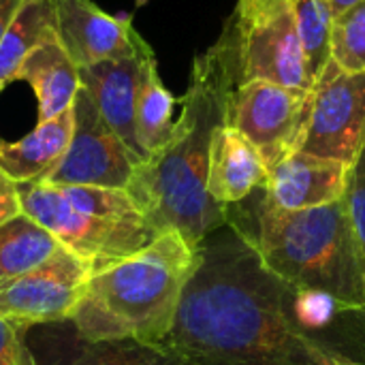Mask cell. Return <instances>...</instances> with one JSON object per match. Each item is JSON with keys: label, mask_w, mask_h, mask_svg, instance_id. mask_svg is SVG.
Instances as JSON below:
<instances>
[{"label": "cell", "mask_w": 365, "mask_h": 365, "mask_svg": "<svg viewBox=\"0 0 365 365\" xmlns=\"http://www.w3.org/2000/svg\"><path fill=\"white\" fill-rule=\"evenodd\" d=\"M171 349L192 365H323L325 357L287 325L276 276L229 225L199 244L182 293Z\"/></svg>", "instance_id": "1"}, {"label": "cell", "mask_w": 365, "mask_h": 365, "mask_svg": "<svg viewBox=\"0 0 365 365\" xmlns=\"http://www.w3.org/2000/svg\"><path fill=\"white\" fill-rule=\"evenodd\" d=\"M237 81L235 45L225 24L220 38L192 62L171 139L135 167L126 186L137 210L158 233L178 231L195 248L227 225V207L207 192V163L214 130L227 122Z\"/></svg>", "instance_id": "2"}, {"label": "cell", "mask_w": 365, "mask_h": 365, "mask_svg": "<svg viewBox=\"0 0 365 365\" xmlns=\"http://www.w3.org/2000/svg\"><path fill=\"white\" fill-rule=\"evenodd\" d=\"M233 227L280 280L365 306V261L344 201L302 212L265 203L261 188L227 207Z\"/></svg>", "instance_id": "3"}, {"label": "cell", "mask_w": 365, "mask_h": 365, "mask_svg": "<svg viewBox=\"0 0 365 365\" xmlns=\"http://www.w3.org/2000/svg\"><path fill=\"white\" fill-rule=\"evenodd\" d=\"M197 259L199 248L165 231L141 252L92 274L71 317L79 338L86 344L167 340Z\"/></svg>", "instance_id": "4"}, {"label": "cell", "mask_w": 365, "mask_h": 365, "mask_svg": "<svg viewBox=\"0 0 365 365\" xmlns=\"http://www.w3.org/2000/svg\"><path fill=\"white\" fill-rule=\"evenodd\" d=\"M21 212L98 274L148 248L160 233L124 188L17 184Z\"/></svg>", "instance_id": "5"}, {"label": "cell", "mask_w": 365, "mask_h": 365, "mask_svg": "<svg viewBox=\"0 0 365 365\" xmlns=\"http://www.w3.org/2000/svg\"><path fill=\"white\" fill-rule=\"evenodd\" d=\"M227 28L235 45L237 83L263 79L312 90L314 83L291 0H237Z\"/></svg>", "instance_id": "6"}, {"label": "cell", "mask_w": 365, "mask_h": 365, "mask_svg": "<svg viewBox=\"0 0 365 365\" xmlns=\"http://www.w3.org/2000/svg\"><path fill=\"white\" fill-rule=\"evenodd\" d=\"M310 92L263 79L237 83L229 98L227 124L257 145L269 169L299 152L310 113Z\"/></svg>", "instance_id": "7"}, {"label": "cell", "mask_w": 365, "mask_h": 365, "mask_svg": "<svg viewBox=\"0 0 365 365\" xmlns=\"http://www.w3.org/2000/svg\"><path fill=\"white\" fill-rule=\"evenodd\" d=\"M364 143L365 73H344L329 60L310 92L299 152L351 165Z\"/></svg>", "instance_id": "8"}, {"label": "cell", "mask_w": 365, "mask_h": 365, "mask_svg": "<svg viewBox=\"0 0 365 365\" xmlns=\"http://www.w3.org/2000/svg\"><path fill=\"white\" fill-rule=\"evenodd\" d=\"M137 165L139 160L103 120L90 94L79 88L73 101L71 143L60 163L41 182L126 190Z\"/></svg>", "instance_id": "9"}, {"label": "cell", "mask_w": 365, "mask_h": 365, "mask_svg": "<svg viewBox=\"0 0 365 365\" xmlns=\"http://www.w3.org/2000/svg\"><path fill=\"white\" fill-rule=\"evenodd\" d=\"M90 278V265L58 246L43 265L0 282V317L24 329L66 321L81 304Z\"/></svg>", "instance_id": "10"}, {"label": "cell", "mask_w": 365, "mask_h": 365, "mask_svg": "<svg viewBox=\"0 0 365 365\" xmlns=\"http://www.w3.org/2000/svg\"><path fill=\"white\" fill-rule=\"evenodd\" d=\"M278 302L291 331L323 357L365 365V306L280 278Z\"/></svg>", "instance_id": "11"}, {"label": "cell", "mask_w": 365, "mask_h": 365, "mask_svg": "<svg viewBox=\"0 0 365 365\" xmlns=\"http://www.w3.org/2000/svg\"><path fill=\"white\" fill-rule=\"evenodd\" d=\"M150 58H154V49L139 34L128 53L79 68L81 88L139 163H143L145 156L135 137V101L143 66Z\"/></svg>", "instance_id": "12"}, {"label": "cell", "mask_w": 365, "mask_h": 365, "mask_svg": "<svg viewBox=\"0 0 365 365\" xmlns=\"http://www.w3.org/2000/svg\"><path fill=\"white\" fill-rule=\"evenodd\" d=\"M53 4L58 41L79 68L124 56L139 38L130 15H109L92 0H53Z\"/></svg>", "instance_id": "13"}, {"label": "cell", "mask_w": 365, "mask_h": 365, "mask_svg": "<svg viewBox=\"0 0 365 365\" xmlns=\"http://www.w3.org/2000/svg\"><path fill=\"white\" fill-rule=\"evenodd\" d=\"M346 163L293 152L269 167L261 195L267 205L280 212H302L340 201L349 178Z\"/></svg>", "instance_id": "14"}, {"label": "cell", "mask_w": 365, "mask_h": 365, "mask_svg": "<svg viewBox=\"0 0 365 365\" xmlns=\"http://www.w3.org/2000/svg\"><path fill=\"white\" fill-rule=\"evenodd\" d=\"M267 163L257 145L231 124H220L210 143L207 192L222 205H235L248 199L267 182Z\"/></svg>", "instance_id": "15"}, {"label": "cell", "mask_w": 365, "mask_h": 365, "mask_svg": "<svg viewBox=\"0 0 365 365\" xmlns=\"http://www.w3.org/2000/svg\"><path fill=\"white\" fill-rule=\"evenodd\" d=\"M13 81H26L38 101V122H47L73 107L81 88L79 66L60 45L58 36L32 49L13 75Z\"/></svg>", "instance_id": "16"}, {"label": "cell", "mask_w": 365, "mask_h": 365, "mask_svg": "<svg viewBox=\"0 0 365 365\" xmlns=\"http://www.w3.org/2000/svg\"><path fill=\"white\" fill-rule=\"evenodd\" d=\"M71 135L73 107L47 122H38L32 133L17 141L0 139V169L17 184L41 182L64 156Z\"/></svg>", "instance_id": "17"}, {"label": "cell", "mask_w": 365, "mask_h": 365, "mask_svg": "<svg viewBox=\"0 0 365 365\" xmlns=\"http://www.w3.org/2000/svg\"><path fill=\"white\" fill-rule=\"evenodd\" d=\"M56 36L53 0H24L0 38V92L32 49Z\"/></svg>", "instance_id": "18"}, {"label": "cell", "mask_w": 365, "mask_h": 365, "mask_svg": "<svg viewBox=\"0 0 365 365\" xmlns=\"http://www.w3.org/2000/svg\"><path fill=\"white\" fill-rule=\"evenodd\" d=\"M175 103L178 98L165 88L158 75L156 56L150 58L143 66L135 101V137L145 158L171 139L175 126Z\"/></svg>", "instance_id": "19"}, {"label": "cell", "mask_w": 365, "mask_h": 365, "mask_svg": "<svg viewBox=\"0 0 365 365\" xmlns=\"http://www.w3.org/2000/svg\"><path fill=\"white\" fill-rule=\"evenodd\" d=\"M58 246V240L24 212L0 225V282L43 265Z\"/></svg>", "instance_id": "20"}, {"label": "cell", "mask_w": 365, "mask_h": 365, "mask_svg": "<svg viewBox=\"0 0 365 365\" xmlns=\"http://www.w3.org/2000/svg\"><path fill=\"white\" fill-rule=\"evenodd\" d=\"M68 365H192L167 342L113 340L94 342Z\"/></svg>", "instance_id": "21"}, {"label": "cell", "mask_w": 365, "mask_h": 365, "mask_svg": "<svg viewBox=\"0 0 365 365\" xmlns=\"http://www.w3.org/2000/svg\"><path fill=\"white\" fill-rule=\"evenodd\" d=\"M331 62L351 75L365 73V0L338 13L329 32Z\"/></svg>", "instance_id": "22"}, {"label": "cell", "mask_w": 365, "mask_h": 365, "mask_svg": "<svg viewBox=\"0 0 365 365\" xmlns=\"http://www.w3.org/2000/svg\"><path fill=\"white\" fill-rule=\"evenodd\" d=\"M295 9L297 28L304 41L308 73L312 83L321 77L325 66L329 64V32L334 15L323 0H291Z\"/></svg>", "instance_id": "23"}, {"label": "cell", "mask_w": 365, "mask_h": 365, "mask_svg": "<svg viewBox=\"0 0 365 365\" xmlns=\"http://www.w3.org/2000/svg\"><path fill=\"white\" fill-rule=\"evenodd\" d=\"M342 201H344L355 240L359 244V250L365 261V143L361 145L357 158L349 167L346 190H344Z\"/></svg>", "instance_id": "24"}, {"label": "cell", "mask_w": 365, "mask_h": 365, "mask_svg": "<svg viewBox=\"0 0 365 365\" xmlns=\"http://www.w3.org/2000/svg\"><path fill=\"white\" fill-rule=\"evenodd\" d=\"M24 331V327L0 317V365H36Z\"/></svg>", "instance_id": "25"}, {"label": "cell", "mask_w": 365, "mask_h": 365, "mask_svg": "<svg viewBox=\"0 0 365 365\" xmlns=\"http://www.w3.org/2000/svg\"><path fill=\"white\" fill-rule=\"evenodd\" d=\"M17 214H21V199H19L17 182L11 180L0 169V225L9 222Z\"/></svg>", "instance_id": "26"}, {"label": "cell", "mask_w": 365, "mask_h": 365, "mask_svg": "<svg viewBox=\"0 0 365 365\" xmlns=\"http://www.w3.org/2000/svg\"><path fill=\"white\" fill-rule=\"evenodd\" d=\"M24 0H0V38L6 30V26L11 24V19L15 17L17 9L21 6Z\"/></svg>", "instance_id": "27"}, {"label": "cell", "mask_w": 365, "mask_h": 365, "mask_svg": "<svg viewBox=\"0 0 365 365\" xmlns=\"http://www.w3.org/2000/svg\"><path fill=\"white\" fill-rule=\"evenodd\" d=\"M325 4H327V9L331 11V15L336 17L338 13H342L344 9H349L351 4H355V2H359V0H323Z\"/></svg>", "instance_id": "28"}, {"label": "cell", "mask_w": 365, "mask_h": 365, "mask_svg": "<svg viewBox=\"0 0 365 365\" xmlns=\"http://www.w3.org/2000/svg\"><path fill=\"white\" fill-rule=\"evenodd\" d=\"M323 365H361V364H355V361H349V359H340V357H325Z\"/></svg>", "instance_id": "29"}]
</instances>
